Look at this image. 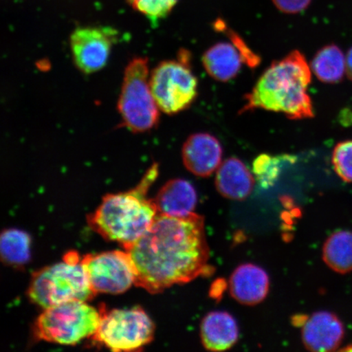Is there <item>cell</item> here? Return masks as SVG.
I'll list each match as a JSON object with an SVG mask.
<instances>
[{
  "instance_id": "obj_1",
  "label": "cell",
  "mask_w": 352,
  "mask_h": 352,
  "mask_svg": "<svg viewBox=\"0 0 352 352\" xmlns=\"http://www.w3.org/2000/svg\"><path fill=\"white\" fill-rule=\"evenodd\" d=\"M133 264L135 285L151 294L189 283L204 274L209 259L204 217L158 214L149 230L124 248Z\"/></svg>"
},
{
  "instance_id": "obj_2",
  "label": "cell",
  "mask_w": 352,
  "mask_h": 352,
  "mask_svg": "<svg viewBox=\"0 0 352 352\" xmlns=\"http://www.w3.org/2000/svg\"><path fill=\"white\" fill-rule=\"evenodd\" d=\"M311 72L305 56L298 51L274 61L245 96L241 113L261 109L283 113L292 120L314 118V104L307 94Z\"/></svg>"
},
{
  "instance_id": "obj_3",
  "label": "cell",
  "mask_w": 352,
  "mask_h": 352,
  "mask_svg": "<svg viewBox=\"0 0 352 352\" xmlns=\"http://www.w3.org/2000/svg\"><path fill=\"white\" fill-rule=\"evenodd\" d=\"M157 175L158 165L154 164L135 188L104 196L98 208L87 217L91 230L124 248L139 240L158 214L155 201L147 198Z\"/></svg>"
},
{
  "instance_id": "obj_4",
  "label": "cell",
  "mask_w": 352,
  "mask_h": 352,
  "mask_svg": "<svg viewBox=\"0 0 352 352\" xmlns=\"http://www.w3.org/2000/svg\"><path fill=\"white\" fill-rule=\"evenodd\" d=\"M30 300L43 309L69 301H89L96 294L78 254H66L63 262L32 275L28 292Z\"/></svg>"
},
{
  "instance_id": "obj_5",
  "label": "cell",
  "mask_w": 352,
  "mask_h": 352,
  "mask_svg": "<svg viewBox=\"0 0 352 352\" xmlns=\"http://www.w3.org/2000/svg\"><path fill=\"white\" fill-rule=\"evenodd\" d=\"M101 310L86 301L74 300L46 308L35 320L34 333L38 340L72 346L91 338L98 330Z\"/></svg>"
},
{
  "instance_id": "obj_6",
  "label": "cell",
  "mask_w": 352,
  "mask_h": 352,
  "mask_svg": "<svg viewBox=\"0 0 352 352\" xmlns=\"http://www.w3.org/2000/svg\"><path fill=\"white\" fill-rule=\"evenodd\" d=\"M148 60L135 57L127 64L122 85L118 110L122 124L134 133H144L155 129L160 109L149 82Z\"/></svg>"
},
{
  "instance_id": "obj_7",
  "label": "cell",
  "mask_w": 352,
  "mask_h": 352,
  "mask_svg": "<svg viewBox=\"0 0 352 352\" xmlns=\"http://www.w3.org/2000/svg\"><path fill=\"white\" fill-rule=\"evenodd\" d=\"M149 82L158 107L169 116L184 111L197 98V79L191 69L189 52L184 50L177 60L158 64L152 70Z\"/></svg>"
},
{
  "instance_id": "obj_8",
  "label": "cell",
  "mask_w": 352,
  "mask_h": 352,
  "mask_svg": "<svg viewBox=\"0 0 352 352\" xmlns=\"http://www.w3.org/2000/svg\"><path fill=\"white\" fill-rule=\"evenodd\" d=\"M98 330L91 338L96 345L116 352L142 349L153 340L155 327L142 307L107 311L100 307Z\"/></svg>"
},
{
  "instance_id": "obj_9",
  "label": "cell",
  "mask_w": 352,
  "mask_h": 352,
  "mask_svg": "<svg viewBox=\"0 0 352 352\" xmlns=\"http://www.w3.org/2000/svg\"><path fill=\"white\" fill-rule=\"evenodd\" d=\"M82 263L96 294H122L135 285L133 264L126 250L87 254Z\"/></svg>"
},
{
  "instance_id": "obj_10",
  "label": "cell",
  "mask_w": 352,
  "mask_h": 352,
  "mask_svg": "<svg viewBox=\"0 0 352 352\" xmlns=\"http://www.w3.org/2000/svg\"><path fill=\"white\" fill-rule=\"evenodd\" d=\"M118 33L109 26H79L70 35L73 60L85 74L100 72L107 65Z\"/></svg>"
},
{
  "instance_id": "obj_11",
  "label": "cell",
  "mask_w": 352,
  "mask_h": 352,
  "mask_svg": "<svg viewBox=\"0 0 352 352\" xmlns=\"http://www.w3.org/2000/svg\"><path fill=\"white\" fill-rule=\"evenodd\" d=\"M223 148L214 135L192 134L184 142L182 158L188 171L198 177H208L221 165Z\"/></svg>"
},
{
  "instance_id": "obj_12",
  "label": "cell",
  "mask_w": 352,
  "mask_h": 352,
  "mask_svg": "<svg viewBox=\"0 0 352 352\" xmlns=\"http://www.w3.org/2000/svg\"><path fill=\"white\" fill-rule=\"evenodd\" d=\"M344 333V327L336 315L318 311L303 324L302 340L311 351H333L341 345Z\"/></svg>"
},
{
  "instance_id": "obj_13",
  "label": "cell",
  "mask_w": 352,
  "mask_h": 352,
  "mask_svg": "<svg viewBox=\"0 0 352 352\" xmlns=\"http://www.w3.org/2000/svg\"><path fill=\"white\" fill-rule=\"evenodd\" d=\"M230 289L232 298L241 305H256L267 296L270 277L262 267L255 264H242L232 272Z\"/></svg>"
},
{
  "instance_id": "obj_14",
  "label": "cell",
  "mask_w": 352,
  "mask_h": 352,
  "mask_svg": "<svg viewBox=\"0 0 352 352\" xmlns=\"http://www.w3.org/2000/svg\"><path fill=\"white\" fill-rule=\"evenodd\" d=\"M154 201L158 214L182 218L195 213L197 195L195 188L188 180L174 179L160 189Z\"/></svg>"
},
{
  "instance_id": "obj_15",
  "label": "cell",
  "mask_w": 352,
  "mask_h": 352,
  "mask_svg": "<svg viewBox=\"0 0 352 352\" xmlns=\"http://www.w3.org/2000/svg\"><path fill=\"white\" fill-rule=\"evenodd\" d=\"M239 338V325L228 312H210L201 321V340L206 350L222 351L230 349Z\"/></svg>"
},
{
  "instance_id": "obj_16",
  "label": "cell",
  "mask_w": 352,
  "mask_h": 352,
  "mask_svg": "<svg viewBox=\"0 0 352 352\" xmlns=\"http://www.w3.org/2000/svg\"><path fill=\"white\" fill-rule=\"evenodd\" d=\"M254 184L252 174L239 158H228L217 170L215 186L228 199L245 200L253 191Z\"/></svg>"
},
{
  "instance_id": "obj_17",
  "label": "cell",
  "mask_w": 352,
  "mask_h": 352,
  "mask_svg": "<svg viewBox=\"0 0 352 352\" xmlns=\"http://www.w3.org/2000/svg\"><path fill=\"white\" fill-rule=\"evenodd\" d=\"M202 63L211 78L220 82H228L239 74L245 61L234 44L221 42L205 52Z\"/></svg>"
},
{
  "instance_id": "obj_18",
  "label": "cell",
  "mask_w": 352,
  "mask_h": 352,
  "mask_svg": "<svg viewBox=\"0 0 352 352\" xmlns=\"http://www.w3.org/2000/svg\"><path fill=\"white\" fill-rule=\"evenodd\" d=\"M311 69L321 82L329 85L340 82L346 72V58L341 48L336 44L320 48L311 60Z\"/></svg>"
},
{
  "instance_id": "obj_19",
  "label": "cell",
  "mask_w": 352,
  "mask_h": 352,
  "mask_svg": "<svg viewBox=\"0 0 352 352\" xmlns=\"http://www.w3.org/2000/svg\"><path fill=\"white\" fill-rule=\"evenodd\" d=\"M323 259L338 274L352 272V232L338 231L330 236L323 246Z\"/></svg>"
},
{
  "instance_id": "obj_20",
  "label": "cell",
  "mask_w": 352,
  "mask_h": 352,
  "mask_svg": "<svg viewBox=\"0 0 352 352\" xmlns=\"http://www.w3.org/2000/svg\"><path fill=\"white\" fill-rule=\"evenodd\" d=\"M32 239L24 231L10 228L0 236V254L3 262L13 267H22L30 259Z\"/></svg>"
},
{
  "instance_id": "obj_21",
  "label": "cell",
  "mask_w": 352,
  "mask_h": 352,
  "mask_svg": "<svg viewBox=\"0 0 352 352\" xmlns=\"http://www.w3.org/2000/svg\"><path fill=\"white\" fill-rule=\"evenodd\" d=\"M293 157L271 156L262 154L254 162V173L258 182L263 187H270L274 184L280 173L281 167L286 162H292Z\"/></svg>"
},
{
  "instance_id": "obj_22",
  "label": "cell",
  "mask_w": 352,
  "mask_h": 352,
  "mask_svg": "<svg viewBox=\"0 0 352 352\" xmlns=\"http://www.w3.org/2000/svg\"><path fill=\"white\" fill-rule=\"evenodd\" d=\"M135 12L153 21L165 19L175 7L178 0H126Z\"/></svg>"
},
{
  "instance_id": "obj_23",
  "label": "cell",
  "mask_w": 352,
  "mask_h": 352,
  "mask_svg": "<svg viewBox=\"0 0 352 352\" xmlns=\"http://www.w3.org/2000/svg\"><path fill=\"white\" fill-rule=\"evenodd\" d=\"M332 164L343 182L352 183V140L337 144L333 151Z\"/></svg>"
},
{
  "instance_id": "obj_24",
  "label": "cell",
  "mask_w": 352,
  "mask_h": 352,
  "mask_svg": "<svg viewBox=\"0 0 352 352\" xmlns=\"http://www.w3.org/2000/svg\"><path fill=\"white\" fill-rule=\"evenodd\" d=\"M214 28L217 32H221L228 35V37L230 38L232 43L234 44L237 50L241 52L242 57H243L245 64L248 65L250 67L254 68L261 63V58L246 45L243 39H241L239 34L233 32L232 30L228 28L226 22L223 20L218 19L214 21Z\"/></svg>"
},
{
  "instance_id": "obj_25",
  "label": "cell",
  "mask_w": 352,
  "mask_h": 352,
  "mask_svg": "<svg viewBox=\"0 0 352 352\" xmlns=\"http://www.w3.org/2000/svg\"><path fill=\"white\" fill-rule=\"evenodd\" d=\"M280 12L287 14H296L305 11L310 6L311 0H272Z\"/></svg>"
},
{
  "instance_id": "obj_26",
  "label": "cell",
  "mask_w": 352,
  "mask_h": 352,
  "mask_svg": "<svg viewBox=\"0 0 352 352\" xmlns=\"http://www.w3.org/2000/svg\"><path fill=\"white\" fill-rule=\"evenodd\" d=\"M346 74L352 82V47L347 52L346 56Z\"/></svg>"
},
{
  "instance_id": "obj_27",
  "label": "cell",
  "mask_w": 352,
  "mask_h": 352,
  "mask_svg": "<svg viewBox=\"0 0 352 352\" xmlns=\"http://www.w3.org/2000/svg\"><path fill=\"white\" fill-rule=\"evenodd\" d=\"M344 351H352V346L349 347V349H345Z\"/></svg>"
}]
</instances>
